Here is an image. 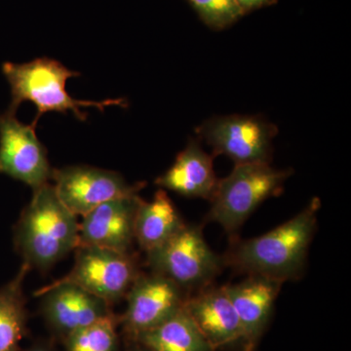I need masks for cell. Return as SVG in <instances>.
I'll use <instances>...</instances> for the list:
<instances>
[{
	"label": "cell",
	"mask_w": 351,
	"mask_h": 351,
	"mask_svg": "<svg viewBox=\"0 0 351 351\" xmlns=\"http://www.w3.org/2000/svg\"><path fill=\"white\" fill-rule=\"evenodd\" d=\"M320 206L319 198L314 197L286 223L261 237L235 245L223 263L242 271L282 282L298 278L306 265Z\"/></svg>",
	"instance_id": "1"
},
{
	"label": "cell",
	"mask_w": 351,
	"mask_h": 351,
	"mask_svg": "<svg viewBox=\"0 0 351 351\" xmlns=\"http://www.w3.org/2000/svg\"><path fill=\"white\" fill-rule=\"evenodd\" d=\"M80 245L77 217L64 206L52 184L34 189L15 230L16 250L25 263L47 269Z\"/></svg>",
	"instance_id": "2"
},
{
	"label": "cell",
	"mask_w": 351,
	"mask_h": 351,
	"mask_svg": "<svg viewBox=\"0 0 351 351\" xmlns=\"http://www.w3.org/2000/svg\"><path fill=\"white\" fill-rule=\"evenodd\" d=\"M2 71L11 88V101L9 112L16 113L23 101H32L38 108V114L32 125L36 127L38 119L45 112H71L80 121H85L87 113L82 108L94 107L104 112L106 108L119 106L126 108L123 99H108L100 101L76 100L66 91L69 78L80 75L71 71L56 60L40 58L29 63H5Z\"/></svg>",
	"instance_id": "3"
},
{
	"label": "cell",
	"mask_w": 351,
	"mask_h": 351,
	"mask_svg": "<svg viewBox=\"0 0 351 351\" xmlns=\"http://www.w3.org/2000/svg\"><path fill=\"white\" fill-rule=\"evenodd\" d=\"M292 170H278L267 162L235 164L228 177L219 180L208 219L226 232L241 228L256 209L282 191Z\"/></svg>",
	"instance_id": "4"
},
{
	"label": "cell",
	"mask_w": 351,
	"mask_h": 351,
	"mask_svg": "<svg viewBox=\"0 0 351 351\" xmlns=\"http://www.w3.org/2000/svg\"><path fill=\"white\" fill-rule=\"evenodd\" d=\"M147 255L152 272L167 277L182 289L207 285L223 263L205 241L201 228L195 226L184 225Z\"/></svg>",
	"instance_id": "5"
},
{
	"label": "cell",
	"mask_w": 351,
	"mask_h": 351,
	"mask_svg": "<svg viewBox=\"0 0 351 351\" xmlns=\"http://www.w3.org/2000/svg\"><path fill=\"white\" fill-rule=\"evenodd\" d=\"M277 127L257 117L228 115L208 119L196 133L214 154L230 157L235 164L269 163Z\"/></svg>",
	"instance_id": "6"
},
{
	"label": "cell",
	"mask_w": 351,
	"mask_h": 351,
	"mask_svg": "<svg viewBox=\"0 0 351 351\" xmlns=\"http://www.w3.org/2000/svg\"><path fill=\"white\" fill-rule=\"evenodd\" d=\"M73 269L57 282L75 284L110 304L125 297L138 276L129 253L94 246L75 249Z\"/></svg>",
	"instance_id": "7"
},
{
	"label": "cell",
	"mask_w": 351,
	"mask_h": 351,
	"mask_svg": "<svg viewBox=\"0 0 351 351\" xmlns=\"http://www.w3.org/2000/svg\"><path fill=\"white\" fill-rule=\"evenodd\" d=\"M51 180L58 197L76 217H84L107 201L135 195L143 186H131L114 171L85 165L53 169Z\"/></svg>",
	"instance_id": "8"
},
{
	"label": "cell",
	"mask_w": 351,
	"mask_h": 351,
	"mask_svg": "<svg viewBox=\"0 0 351 351\" xmlns=\"http://www.w3.org/2000/svg\"><path fill=\"white\" fill-rule=\"evenodd\" d=\"M126 297L127 308L121 322L131 341L181 311L186 300L182 288L156 272L138 274Z\"/></svg>",
	"instance_id": "9"
},
{
	"label": "cell",
	"mask_w": 351,
	"mask_h": 351,
	"mask_svg": "<svg viewBox=\"0 0 351 351\" xmlns=\"http://www.w3.org/2000/svg\"><path fill=\"white\" fill-rule=\"evenodd\" d=\"M52 170L36 127L22 123L9 110L0 115V173L36 189L48 184Z\"/></svg>",
	"instance_id": "10"
},
{
	"label": "cell",
	"mask_w": 351,
	"mask_h": 351,
	"mask_svg": "<svg viewBox=\"0 0 351 351\" xmlns=\"http://www.w3.org/2000/svg\"><path fill=\"white\" fill-rule=\"evenodd\" d=\"M36 295L43 297L44 318L63 339L112 314L110 304L75 284L54 281Z\"/></svg>",
	"instance_id": "11"
},
{
	"label": "cell",
	"mask_w": 351,
	"mask_h": 351,
	"mask_svg": "<svg viewBox=\"0 0 351 351\" xmlns=\"http://www.w3.org/2000/svg\"><path fill=\"white\" fill-rule=\"evenodd\" d=\"M142 198L122 196L103 203L82 217L80 223V245L129 253L135 241L134 228Z\"/></svg>",
	"instance_id": "12"
},
{
	"label": "cell",
	"mask_w": 351,
	"mask_h": 351,
	"mask_svg": "<svg viewBox=\"0 0 351 351\" xmlns=\"http://www.w3.org/2000/svg\"><path fill=\"white\" fill-rule=\"evenodd\" d=\"M282 281L251 274L239 284L223 286L239 315L242 350L255 351L269 324Z\"/></svg>",
	"instance_id": "13"
},
{
	"label": "cell",
	"mask_w": 351,
	"mask_h": 351,
	"mask_svg": "<svg viewBox=\"0 0 351 351\" xmlns=\"http://www.w3.org/2000/svg\"><path fill=\"white\" fill-rule=\"evenodd\" d=\"M184 308L214 351L241 346V325L225 287L186 298Z\"/></svg>",
	"instance_id": "14"
},
{
	"label": "cell",
	"mask_w": 351,
	"mask_h": 351,
	"mask_svg": "<svg viewBox=\"0 0 351 351\" xmlns=\"http://www.w3.org/2000/svg\"><path fill=\"white\" fill-rule=\"evenodd\" d=\"M218 181L215 174L213 158L193 140L178 154L169 169L157 178L156 184L186 197L210 200Z\"/></svg>",
	"instance_id": "15"
},
{
	"label": "cell",
	"mask_w": 351,
	"mask_h": 351,
	"mask_svg": "<svg viewBox=\"0 0 351 351\" xmlns=\"http://www.w3.org/2000/svg\"><path fill=\"white\" fill-rule=\"evenodd\" d=\"M186 223L174 203L163 189L156 191L154 199H142L136 214L134 234L141 248L151 252L168 241Z\"/></svg>",
	"instance_id": "16"
},
{
	"label": "cell",
	"mask_w": 351,
	"mask_h": 351,
	"mask_svg": "<svg viewBox=\"0 0 351 351\" xmlns=\"http://www.w3.org/2000/svg\"><path fill=\"white\" fill-rule=\"evenodd\" d=\"M132 343L149 351H214L184 307Z\"/></svg>",
	"instance_id": "17"
},
{
	"label": "cell",
	"mask_w": 351,
	"mask_h": 351,
	"mask_svg": "<svg viewBox=\"0 0 351 351\" xmlns=\"http://www.w3.org/2000/svg\"><path fill=\"white\" fill-rule=\"evenodd\" d=\"M31 267L23 263L12 280L0 288V351H19L27 330L23 284Z\"/></svg>",
	"instance_id": "18"
},
{
	"label": "cell",
	"mask_w": 351,
	"mask_h": 351,
	"mask_svg": "<svg viewBox=\"0 0 351 351\" xmlns=\"http://www.w3.org/2000/svg\"><path fill=\"white\" fill-rule=\"evenodd\" d=\"M119 319L114 314L101 318L64 339L66 351H119Z\"/></svg>",
	"instance_id": "19"
},
{
	"label": "cell",
	"mask_w": 351,
	"mask_h": 351,
	"mask_svg": "<svg viewBox=\"0 0 351 351\" xmlns=\"http://www.w3.org/2000/svg\"><path fill=\"white\" fill-rule=\"evenodd\" d=\"M202 19L214 27H223L244 13L237 0H191Z\"/></svg>",
	"instance_id": "20"
},
{
	"label": "cell",
	"mask_w": 351,
	"mask_h": 351,
	"mask_svg": "<svg viewBox=\"0 0 351 351\" xmlns=\"http://www.w3.org/2000/svg\"><path fill=\"white\" fill-rule=\"evenodd\" d=\"M239 5L243 9L244 12L248 9L255 8V7L262 6L263 4L269 2V0H237Z\"/></svg>",
	"instance_id": "21"
},
{
	"label": "cell",
	"mask_w": 351,
	"mask_h": 351,
	"mask_svg": "<svg viewBox=\"0 0 351 351\" xmlns=\"http://www.w3.org/2000/svg\"><path fill=\"white\" fill-rule=\"evenodd\" d=\"M27 351H53L52 350H50L48 346H32V348H29V350H27Z\"/></svg>",
	"instance_id": "22"
},
{
	"label": "cell",
	"mask_w": 351,
	"mask_h": 351,
	"mask_svg": "<svg viewBox=\"0 0 351 351\" xmlns=\"http://www.w3.org/2000/svg\"><path fill=\"white\" fill-rule=\"evenodd\" d=\"M134 346H132L130 350L127 351H149V350H147V348H144V346H141L140 343H133Z\"/></svg>",
	"instance_id": "23"
}]
</instances>
